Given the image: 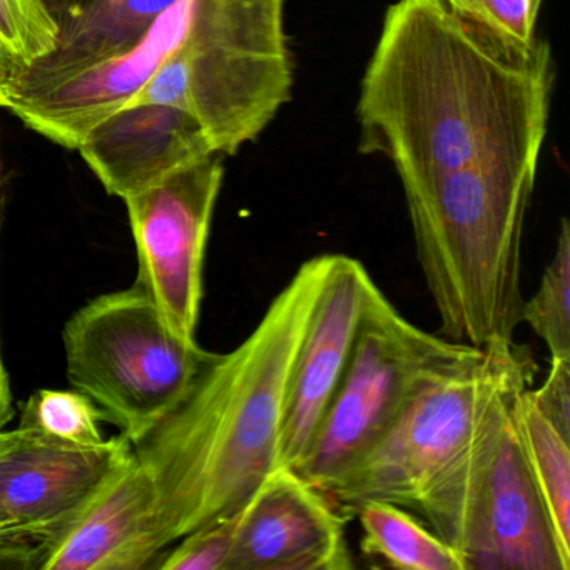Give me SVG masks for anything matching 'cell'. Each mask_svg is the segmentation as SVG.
Segmentation results:
<instances>
[{"label": "cell", "mask_w": 570, "mask_h": 570, "mask_svg": "<svg viewBox=\"0 0 570 570\" xmlns=\"http://www.w3.org/2000/svg\"><path fill=\"white\" fill-rule=\"evenodd\" d=\"M283 0H195L188 29L129 102L191 115L215 151L235 155L289 101Z\"/></svg>", "instance_id": "obj_4"}, {"label": "cell", "mask_w": 570, "mask_h": 570, "mask_svg": "<svg viewBox=\"0 0 570 570\" xmlns=\"http://www.w3.org/2000/svg\"><path fill=\"white\" fill-rule=\"evenodd\" d=\"M58 24L55 51L24 69L11 102L41 95L142 41L178 0H42ZM9 109V108H8Z\"/></svg>", "instance_id": "obj_16"}, {"label": "cell", "mask_w": 570, "mask_h": 570, "mask_svg": "<svg viewBox=\"0 0 570 570\" xmlns=\"http://www.w3.org/2000/svg\"><path fill=\"white\" fill-rule=\"evenodd\" d=\"M223 156L212 153L125 199L138 249L136 285L186 342H196L206 246L225 175Z\"/></svg>", "instance_id": "obj_9"}, {"label": "cell", "mask_w": 570, "mask_h": 570, "mask_svg": "<svg viewBox=\"0 0 570 570\" xmlns=\"http://www.w3.org/2000/svg\"><path fill=\"white\" fill-rule=\"evenodd\" d=\"M373 286L358 259L332 255L289 375L279 466L295 469L305 455L348 365Z\"/></svg>", "instance_id": "obj_12"}, {"label": "cell", "mask_w": 570, "mask_h": 570, "mask_svg": "<svg viewBox=\"0 0 570 570\" xmlns=\"http://www.w3.org/2000/svg\"><path fill=\"white\" fill-rule=\"evenodd\" d=\"M537 166H466L403 189L440 336L470 348L515 343L522 323V242Z\"/></svg>", "instance_id": "obj_3"}, {"label": "cell", "mask_w": 570, "mask_h": 570, "mask_svg": "<svg viewBox=\"0 0 570 570\" xmlns=\"http://www.w3.org/2000/svg\"><path fill=\"white\" fill-rule=\"evenodd\" d=\"M533 406L570 439V358H550V370L539 389H527Z\"/></svg>", "instance_id": "obj_24"}, {"label": "cell", "mask_w": 570, "mask_h": 570, "mask_svg": "<svg viewBox=\"0 0 570 570\" xmlns=\"http://www.w3.org/2000/svg\"><path fill=\"white\" fill-rule=\"evenodd\" d=\"M78 149L106 191L122 199L218 153L191 115L163 105L112 112L86 132Z\"/></svg>", "instance_id": "obj_15"}, {"label": "cell", "mask_w": 570, "mask_h": 570, "mask_svg": "<svg viewBox=\"0 0 570 570\" xmlns=\"http://www.w3.org/2000/svg\"><path fill=\"white\" fill-rule=\"evenodd\" d=\"M62 338L69 382L135 445L181 405L216 356L176 335L138 285L82 306Z\"/></svg>", "instance_id": "obj_7"}, {"label": "cell", "mask_w": 570, "mask_h": 570, "mask_svg": "<svg viewBox=\"0 0 570 570\" xmlns=\"http://www.w3.org/2000/svg\"><path fill=\"white\" fill-rule=\"evenodd\" d=\"M12 415H14V406H12L11 380L6 370L2 345H0V432L11 422Z\"/></svg>", "instance_id": "obj_27"}, {"label": "cell", "mask_w": 570, "mask_h": 570, "mask_svg": "<svg viewBox=\"0 0 570 570\" xmlns=\"http://www.w3.org/2000/svg\"><path fill=\"white\" fill-rule=\"evenodd\" d=\"M522 323L546 343L550 358H570V225L560 223L556 252L539 288L523 302Z\"/></svg>", "instance_id": "obj_20"}, {"label": "cell", "mask_w": 570, "mask_h": 570, "mask_svg": "<svg viewBox=\"0 0 570 570\" xmlns=\"http://www.w3.org/2000/svg\"><path fill=\"white\" fill-rule=\"evenodd\" d=\"M24 69L21 59L12 55L11 49L0 41V108H9L12 89Z\"/></svg>", "instance_id": "obj_26"}, {"label": "cell", "mask_w": 570, "mask_h": 570, "mask_svg": "<svg viewBox=\"0 0 570 570\" xmlns=\"http://www.w3.org/2000/svg\"><path fill=\"white\" fill-rule=\"evenodd\" d=\"M21 410L18 429L36 439L69 446L106 442L101 423L108 422V416L79 390H38Z\"/></svg>", "instance_id": "obj_19"}, {"label": "cell", "mask_w": 570, "mask_h": 570, "mask_svg": "<svg viewBox=\"0 0 570 570\" xmlns=\"http://www.w3.org/2000/svg\"><path fill=\"white\" fill-rule=\"evenodd\" d=\"M527 389L513 396V423L557 537L570 552V439L533 406Z\"/></svg>", "instance_id": "obj_18"}, {"label": "cell", "mask_w": 570, "mask_h": 570, "mask_svg": "<svg viewBox=\"0 0 570 570\" xmlns=\"http://www.w3.org/2000/svg\"><path fill=\"white\" fill-rule=\"evenodd\" d=\"M453 2H455V4L463 6V8H465V0H453Z\"/></svg>", "instance_id": "obj_29"}, {"label": "cell", "mask_w": 570, "mask_h": 570, "mask_svg": "<svg viewBox=\"0 0 570 570\" xmlns=\"http://www.w3.org/2000/svg\"><path fill=\"white\" fill-rule=\"evenodd\" d=\"M38 566V549L22 537L8 513L0 509V567Z\"/></svg>", "instance_id": "obj_25"}, {"label": "cell", "mask_w": 570, "mask_h": 570, "mask_svg": "<svg viewBox=\"0 0 570 570\" xmlns=\"http://www.w3.org/2000/svg\"><path fill=\"white\" fill-rule=\"evenodd\" d=\"M330 259L303 263L252 335L216 355L181 405L136 445L158 489L163 549L235 515L278 469L289 375Z\"/></svg>", "instance_id": "obj_2"}, {"label": "cell", "mask_w": 570, "mask_h": 570, "mask_svg": "<svg viewBox=\"0 0 570 570\" xmlns=\"http://www.w3.org/2000/svg\"><path fill=\"white\" fill-rule=\"evenodd\" d=\"M346 513L292 466H278L239 510L226 570H350Z\"/></svg>", "instance_id": "obj_11"}, {"label": "cell", "mask_w": 570, "mask_h": 570, "mask_svg": "<svg viewBox=\"0 0 570 570\" xmlns=\"http://www.w3.org/2000/svg\"><path fill=\"white\" fill-rule=\"evenodd\" d=\"M131 445L119 435L98 446H69L21 430L0 452V509L36 546L38 563L45 547L128 465L135 456Z\"/></svg>", "instance_id": "obj_10"}, {"label": "cell", "mask_w": 570, "mask_h": 570, "mask_svg": "<svg viewBox=\"0 0 570 570\" xmlns=\"http://www.w3.org/2000/svg\"><path fill=\"white\" fill-rule=\"evenodd\" d=\"M547 42L520 45L453 0H399L360 88V153L402 188L466 166L539 163L552 96Z\"/></svg>", "instance_id": "obj_1"}, {"label": "cell", "mask_w": 570, "mask_h": 570, "mask_svg": "<svg viewBox=\"0 0 570 570\" xmlns=\"http://www.w3.org/2000/svg\"><path fill=\"white\" fill-rule=\"evenodd\" d=\"M519 392L497 400L473 442L415 510L455 550L463 570H570V552L557 537L513 423Z\"/></svg>", "instance_id": "obj_5"}, {"label": "cell", "mask_w": 570, "mask_h": 570, "mask_svg": "<svg viewBox=\"0 0 570 570\" xmlns=\"http://www.w3.org/2000/svg\"><path fill=\"white\" fill-rule=\"evenodd\" d=\"M475 352L420 328L373 286L348 365L296 472L325 490L389 430L422 386Z\"/></svg>", "instance_id": "obj_8"}, {"label": "cell", "mask_w": 570, "mask_h": 570, "mask_svg": "<svg viewBox=\"0 0 570 570\" xmlns=\"http://www.w3.org/2000/svg\"><path fill=\"white\" fill-rule=\"evenodd\" d=\"M362 525V550L405 570H463L462 560L405 507L368 500L353 510Z\"/></svg>", "instance_id": "obj_17"}, {"label": "cell", "mask_w": 570, "mask_h": 570, "mask_svg": "<svg viewBox=\"0 0 570 570\" xmlns=\"http://www.w3.org/2000/svg\"><path fill=\"white\" fill-rule=\"evenodd\" d=\"M193 2H175L125 55L98 62L41 95L19 99L9 109L39 135L78 149L92 126L126 108L148 85L185 36Z\"/></svg>", "instance_id": "obj_13"}, {"label": "cell", "mask_w": 570, "mask_h": 570, "mask_svg": "<svg viewBox=\"0 0 570 570\" xmlns=\"http://www.w3.org/2000/svg\"><path fill=\"white\" fill-rule=\"evenodd\" d=\"M238 520L239 512H236L183 537L176 542L178 546L158 563L159 569L226 570L235 546Z\"/></svg>", "instance_id": "obj_22"}, {"label": "cell", "mask_w": 570, "mask_h": 570, "mask_svg": "<svg viewBox=\"0 0 570 570\" xmlns=\"http://www.w3.org/2000/svg\"><path fill=\"white\" fill-rule=\"evenodd\" d=\"M19 435H21V430L19 429L11 430V432H6V430H2V432H0V452H2L4 449H8L9 445H12V443L19 439Z\"/></svg>", "instance_id": "obj_28"}, {"label": "cell", "mask_w": 570, "mask_h": 570, "mask_svg": "<svg viewBox=\"0 0 570 570\" xmlns=\"http://www.w3.org/2000/svg\"><path fill=\"white\" fill-rule=\"evenodd\" d=\"M543 0H465V8L520 45L537 41L535 26Z\"/></svg>", "instance_id": "obj_23"}, {"label": "cell", "mask_w": 570, "mask_h": 570, "mask_svg": "<svg viewBox=\"0 0 570 570\" xmlns=\"http://www.w3.org/2000/svg\"><path fill=\"white\" fill-rule=\"evenodd\" d=\"M0 41L28 69L55 51L58 24L42 0H0Z\"/></svg>", "instance_id": "obj_21"}, {"label": "cell", "mask_w": 570, "mask_h": 570, "mask_svg": "<svg viewBox=\"0 0 570 570\" xmlns=\"http://www.w3.org/2000/svg\"><path fill=\"white\" fill-rule=\"evenodd\" d=\"M158 532V489L136 459L45 547L38 569L138 570L163 552Z\"/></svg>", "instance_id": "obj_14"}, {"label": "cell", "mask_w": 570, "mask_h": 570, "mask_svg": "<svg viewBox=\"0 0 570 570\" xmlns=\"http://www.w3.org/2000/svg\"><path fill=\"white\" fill-rule=\"evenodd\" d=\"M537 366L522 346L476 350L419 390L385 433L323 492L346 515L368 500L415 512L465 452L497 400L527 389Z\"/></svg>", "instance_id": "obj_6"}]
</instances>
